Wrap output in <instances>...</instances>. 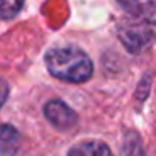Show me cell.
I'll return each instance as SVG.
<instances>
[{
  "instance_id": "1",
  "label": "cell",
  "mask_w": 156,
  "mask_h": 156,
  "mask_svg": "<svg viewBox=\"0 0 156 156\" xmlns=\"http://www.w3.org/2000/svg\"><path fill=\"white\" fill-rule=\"evenodd\" d=\"M47 69L52 76L67 82H84L92 74V62L79 49H52L45 57Z\"/></svg>"
},
{
  "instance_id": "2",
  "label": "cell",
  "mask_w": 156,
  "mask_h": 156,
  "mask_svg": "<svg viewBox=\"0 0 156 156\" xmlns=\"http://www.w3.org/2000/svg\"><path fill=\"white\" fill-rule=\"evenodd\" d=\"M118 35L129 52L146 51L156 39V22L149 17L131 15L121 19L118 25Z\"/></svg>"
},
{
  "instance_id": "3",
  "label": "cell",
  "mask_w": 156,
  "mask_h": 156,
  "mask_svg": "<svg viewBox=\"0 0 156 156\" xmlns=\"http://www.w3.org/2000/svg\"><path fill=\"white\" fill-rule=\"evenodd\" d=\"M45 116L59 129H71L76 124V114L67 104L61 101H51L45 104Z\"/></svg>"
},
{
  "instance_id": "4",
  "label": "cell",
  "mask_w": 156,
  "mask_h": 156,
  "mask_svg": "<svg viewBox=\"0 0 156 156\" xmlns=\"http://www.w3.org/2000/svg\"><path fill=\"white\" fill-rule=\"evenodd\" d=\"M20 146V134L9 124H0V154L12 156Z\"/></svg>"
},
{
  "instance_id": "5",
  "label": "cell",
  "mask_w": 156,
  "mask_h": 156,
  "mask_svg": "<svg viewBox=\"0 0 156 156\" xmlns=\"http://www.w3.org/2000/svg\"><path fill=\"white\" fill-rule=\"evenodd\" d=\"M67 156H112L109 148L99 141H84L69 151Z\"/></svg>"
},
{
  "instance_id": "6",
  "label": "cell",
  "mask_w": 156,
  "mask_h": 156,
  "mask_svg": "<svg viewBox=\"0 0 156 156\" xmlns=\"http://www.w3.org/2000/svg\"><path fill=\"white\" fill-rule=\"evenodd\" d=\"M131 15L148 17L156 12V0H118Z\"/></svg>"
},
{
  "instance_id": "7",
  "label": "cell",
  "mask_w": 156,
  "mask_h": 156,
  "mask_svg": "<svg viewBox=\"0 0 156 156\" xmlns=\"http://www.w3.org/2000/svg\"><path fill=\"white\" fill-rule=\"evenodd\" d=\"M24 0H0V17L12 19L22 9Z\"/></svg>"
},
{
  "instance_id": "8",
  "label": "cell",
  "mask_w": 156,
  "mask_h": 156,
  "mask_svg": "<svg viewBox=\"0 0 156 156\" xmlns=\"http://www.w3.org/2000/svg\"><path fill=\"white\" fill-rule=\"evenodd\" d=\"M7 96H9V86L5 84V81L0 79V108H2V104L5 102Z\"/></svg>"
}]
</instances>
